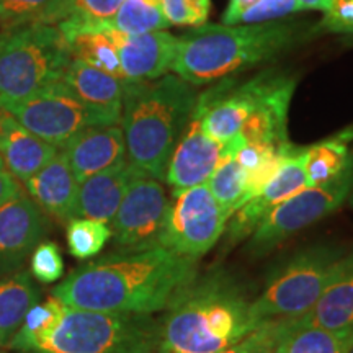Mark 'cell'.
<instances>
[{
    "instance_id": "obj_1",
    "label": "cell",
    "mask_w": 353,
    "mask_h": 353,
    "mask_svg": "<svg viewBox=\"0 0 353 353\" xmlns=\"http://www.w3.org/2000/svg\"><path fill=\"white\" fill-rule=\"evenodd\" d=\"M196 275V260L162 245L136 252L117 250L70 272L52 296L70 307L152 316L165 311Z\"/></svg>"
},
{
    "instance_id": "obj_2",
    "label": "cell",
    "mask_w": 353,
    "mask_h": 353,
    "mask_svg": "<svg viewBox=\"0 0 353 353\" xmlns=\"http://www.w3.org/2000/svg\"><path fill=\"white\" fill-rule=\"evenodd\" d=\"M252 301L239 278L223 268L196 275L167 306L156 353H216L232 345L262 324Z\"/></svg>"
},
{
    "instance_id": "obj_3",
    "label": "cell",
    "mask_w": 353,
    "mask_h": 353,
    "mask_svg": "<svg viewBox=\"0 0 353 353\" xmlns=\"http://www.w3.org/2000/svg\"><path fill=\"white\" fill-rule=\"evenodd\" d=\"M196 101L192 83L174 74L148 82L126 81L120 126L128 162L152 179L164 180Z\"/></svg>"
},
{
    "instance_id": "obj_4",
    "label": "cell",
    "mask_w": 353,
    "mask_h": 353,
    "mask_svg": "<svg viewBox=\"0 0 353 353\" xmlns=\"http://www.w3.org/2000/svg\"><path fill=\"white\" fill-rule=\"evenodd\" d=\"M299 21L252 25H200L179 38L175 76L203 85L272 59L304 38Z\"/></svg>"
},
{
    "instance_id": "obj_5",
    "label": "cell",
    "mask_w": 353,
    "mask_h": 353,
    "mask_svg": "<svg viewBox=\"0 0 353 353\" xmlns=\"http://www.w3.org/2000/svg\"><path fill=\"white\" fill-rule=\"evenodd\" d=\"M159 321L65 306L50 332L25 353H156Z\"/></svg>"
},
{
    "instance_id": "obj_6",
    "label": "cell",
    "mask_w": 353,
    "mask_h": 353,
    "mask_svg": "<svg viewBox=\"0 0 353 353\" xmlns=\"http://www.w3.org/2000/svg\"><path fill=\"white\" fill-rule=\"evenodd\" d=\"M69 41L52 25L26 23L0 33V108L23 101L63 79Z\"/></svg>"
},
{
    "instance_id": "obj_7",
    "label": "cell",
    "mask_w": 353,
    "mask_h": 353,
    "mask_svg": "<svg viewBox=\"0 0 353 353\" xmlns=\"http://www.w3.org/2000/svg\"><path fill=\"white\" fill-rule=\"evenodd\" d=\"M343 254L330 245H312L291 255L268 276L262 293L254 298L255 321L306 316L319 301Z\"/></svg>"
},
{
    "instance_id": "obj_8",
    "label": "cell",
    "mask_w": 353,
    "mask_h": 353,
    "mask_svg": "<svg viewBox=\"0 0 353 353\" xmlns=\"http://www.w3.org/2000/svg\"><path fill=\"white\" fill-rule=\"evenodd\" d=\"M353 190V149L347 165L329 182L306 187L286 198L262 219L250 237L247 250L263 257L291 236L337 211Z\"/></svg>"
},
{
    "instance_id": "obj_9",
    "label": "cell",
    "mask_w": 353,
    "mask_h": 353,
    "mask_svg": "<svg viewBox=\"0 0 353 353\" xmlns=\"http://www.w3.org/2000/svg\"><path fill=\"white\" fill-rule=\"evenodd\" d=\"M2 110L57 149L85 128L120 125L121 120L118 114L85 103L63 81Z\"/></svg>"
},
{
    "instance_id": "obj_10",
    "label": "cell",
    "mask_w": 353,
    "mask_h": 353,
    "mask_svg": "<svg viewBox=\"0 0 353 353\" xmlns=\"http://www.w3.org/2000/svg\"><path fill=\"white\" fill-rule=\"evenodd\" d=\"M228 221L208 185L182 190L170 201L161 245L198 262L218 244Z\"/></svg>"
},
{
    "instance_id": "obj_11",
    "label": "cell",
    "mask_w": 353,
    "mask_h": 353,
    "mask_svg": "<svg viewBox=\"0 0 353 353\" xmlns=\"http://www.w3.org/2000/svg\"><path fill=\"white\" fill-rule=\"evenodd\" d=\"M169 208L161 180L145 174L136 176L110 224L114 249L136 252L161 245Z\"/></svg>"
},
{
    "instance_id": "obj_12",
    "label": "cell",
    "mask_w": 353,
    "mask_h": 353,
    "mask_svg": "<svg viewBox=\"0 0 353 353\" xmlns=\"http://www.w3.org/2000/svg\"><path fill=\"white\" fill-rule=\"evenodd\" d=\"M276 77V74L265 72L245 82L229 79L201 97L198 95L196 108L201 113L205 131L223 144L236 138Z\"/></svg>"
},
{
    "instance_id": "obj_13",
    "label": "cell",
    "mask_w": 353,
    "mask_h": 353,
    "mask_svg": "<svg viewBox=\"0 0 353 353\" xmlns=\"http://www.w3.org/2000/svg\"><path fill=\"white\" fill-rule=\"evenodd\" d=\"M304 157H306V148L294 145L293 151L278 167L270 182L231 216L226 229L228 247L239 244L241 241L252 236L259 224L262 223V219L276 205H280L286 198L296 195L298 192L307 187Z\"/></svg>"
},
{
    "instance_id": "obj_14",
    "label": "cell",
    "mask_w": 353,
    "mask_h": 353,
    "mask_svg": "<svg viewBox=\"0 0 353 353\" xmlns=\"http://www.w3.org/2000/svg\"><path fill=\"white\" fill-rule=\"evenodd\" d=\"M224 144L211 138L201 123L200 110L192 117L175 144L165 170V182L174 193L206 183L223 157Z\"/></svg>"
},
{
    "instance_id": "obj_15",
    "label": "cell",
    "mask_w": 353,
    "mask_h": 353,
    "mask_svg": "<svg viewBox=\"0 0 353 353\" xmlns=\"http://www.w3.org/2000/svg\"><path fill=\"white\" fill-rule=\"evenodd\" d=\"M48 219L25 192L0 206V276L15 273L48 234Z\"/></svg>"
},
{
    "instance_id": "obj_16",
    "label": "cell",
    "mask_w": 353,
    "mask_h": 353,
    "mask_svg": "<svg viewBox=\"0 0 353 353\" xmlns=\"http://www.w3.org/2000/svg\"><path fill=\"white\" fill-rule=\"evenodd\" d=\"M59 151L64 154L79 185L88 176L128 161L120 125L85 128L64 143Z\"/></svg>"
},
{
    "instance_id": "obj_17",
    "label": "cell",
    "mask_w": 353,
    "mask_h": 353,
    "mask_svg": "<svg viewBox=\"0 0 353 353\" xmlns=\"http://www.w3.org/2000/svg\"><path fill=\"white\" fill-rule=\"evenodd\" d=\"M125 81L148 82L165 76L175 63L179 38L164 32L121 34L112 32Z\"/></svg>"
},
{
    "instance_id": "obj_18",
    "label": "cell",
    "mask_w": 353,
    "mask_h": 353,
    "mask_svg": "<svg viewBox=\"0 0 353 353\" xmlns=\"http://www.w3.org/2000/svg\"><path fill=\"white\" fill-rule=\"evenodd\" d=\"M296 81L278 76L239 131L242 144H263L283 149L290 145L288 112Z\"/></svg>"
},
{
    "instance_id": "obj_19",
    "label": "cell",
    "mask_w": 353,
    "mask_h": 353,
    "mask_svg": "<svg viewBox=\"0 0 353 353\" xmlns=\"http://www.w3.org/2000/svg\"><path fill=\"white\" fill-rule=\"evenodd\" d=\"M59 149L38 138L0 108V159L7 170L19 182H26L48 162L56 157Z\"/></svg>"
},
{
    "instance_id": "obj_20",
    "label": "cell",
    "mask_w": 353,
    "mask_h": 353,
    "mask_svg": "<svg viewBox=\"0 0 353 353\" xmlns=\"http://www.w3.org/2000/svg\"><path fill=\"white\" fill-rule=\"evenodd\" d=\"M143 172L125 161L100 174L88 176L79 185L76 218H87L112 224L128 188Z\"/></svg>"
},
{
    "instance_id": "obj_21",
    "label": "cell",
    "mask_w": 353,
    "mask_h": 353,
    "mask_svg": "<svg viewBox=\"0 0 353 353\" xmlns=\"http://www.w3.org/2000/svg\"><path fill=\"white\" fill-rule=\"evenodd\" d=\"M25 187L28 196L43 213L61 223L76 218L79 182L61 151L41 170L30 176Z\"/></svg>"
},
{
    "instance_id": "obj_22",
    "label": "cell",
    "mask_w": 353,
    "mask_h": 353,
    "mask_svg": "<svg viewBox=\"0 0 353 353\" xmlns=\"http://www.w3.org/2000/svg\"><path fill=\"white\" fill-rule=\"evenodd\" d=\"M307 325L353 334V250L343 254L319 301L303 316Z\"/></svg>"
},
{
    "instance_id": "obj_23",
    "label": "cell",
    "mask_w": 353,
    "mask_h": 353,
    "mask_svg": "<svg viewBox=\"0 0 353 353\" xmlns=\"http://www.w3.org/2000/svg\"><path fill=\"white\" fill-rule=\"evenodd\" d=\"M125 0H51L34 23L52 25L70 41L77 34L99 32Z\"/></svg>"
},
{
    "instance_id": "obj_24",
    "label": "cell",
    "mask_w": 353,
    "mask_h": 353,
    "mask_svg": "<svg viewBox=\"0 0 353 353\" xmlns=\"http://www.w3.org/2000/svg\"><path fill=\"white\" fill-rule=\"evenodd\" d=\"M85 103L121 118L126 81L72 57L61 79Z\"/></svg>"
},
{
    "instance_id": "obj_25",
    "label": "cell",
    "mask_w": 353,
    "mask_h": 353,
    "mask_svg": "<svg viewBox=\"0 0 353 353\" xmlns=\"http://www.w3.org/2000/svg\"><path fill=\"white\" fill-rule=\"evenodd\" d=\"M39 299L28 272H15L0 276V345H8L19 332L26 312Z\"/></svg>"
},
{
    "instance_id": "obj_26",
    "label": "cell",
    "mask_w": 353,
    "mask_h": 353,
    "mask_svg": "<svg viewBox=\"0 0 353 353\" xmlns=\"http://www.w3.org/2000/svg\"><path fill=\"white\" fill-rule=\"evenodd\" d=\"M352 141L353 126L337 132L332 138L306 148L304 169H306L307 187L325 183L341 174L350 157L352 151L348 144Z\"/></svg>"
},
{
    "instance_id": "obj_27",
    "label": "cell",
    "mask_w": 353,
    "mask_h": 353,
    "mask_svg": "<svg viewBox=\"0 0 353 353\" xmlns=\"http://www.w3.org/2000/svg\"><path fill=\"white\" fill-rule=\"evenodd\" d=\"M236 152L231 144H224L223 157L206 182L228 219L244 205L245 196V170L237 162Z\"/></svg>"
},
{
    "instance_id": "obj_28",
    "label": "cell",
    "mask_w": 353,
    "mask_h": 353,
    "mask_svg": "<svg viewBox=\"0 0 353 353\" xmlns=\"http://www.w3.org/2000/svg\"><path fill=\"white\" fill-rule=\"evenodd\" d=\"M169 26L161 6H154L148 0H125L112 19L100 26L99 32L143 34L164 32Z\"/></svg>"
},
{
    "instance_id": "obj_29",
    "label": "cell",
    "mask_w": 353,
    "mask_h": 353,
    "mask_svg": "<svg viewBox=\"0 0 353 353\" xmlns=\"http://www.w3.org/2000/svg\"><path fill=\"white\" fill-rule=\"evenodd\" d=\"M352 337L353 334L307 325L301 317L273 353H348Z\"/></svg>"
},
{
    "instance_id": "obj_30",
    "label": "cell",
    "mask_w": 353,
    "mask_h": 353,
    "mask_svg": "<svg viewBox=\"0 0 353 353\" xmlns=\"http://www.w3.org/2000/svg\"><path fill=\"white\" fill-rule=\"evenodd\" d=\"M72 57L83 61L92 68L125 81L123 69L118 56L117 41L112 32H90L77 34L69 41Z\"/></svg>"
},
{
    "instance_id": "obj_31",
    "label": "cell",
    "mask_w": 353,
    "mask_h": 353,
    "mask_svg": "<svg viewBox=\"0 0 353 353\" xmlns=\"http://www.w3.org/2000/svg\"><path fill=\"white\" fill-rule=\"evenodd\" d=\"M68 249L72 257L90 260L99 255L112 239V228L107 223L87 218H74L68 223Z\"/></svg>"
},
{
    "instance_id": "obj_32",
    "label": "cell",
    "mask_w": 353,
    "mask_h": 353,
    "mask_svg": "<svg viewBox=\"0 0 353 353\" xmlns=\"http://www.w3.org/2000/svg\"><path fill=\"white\" fill-rule=\"evenodd\" d=\"M63 309L64 304L54 296H51L48 301H44L41 304H34V306L26 312L25 319L21 322V327L19 329V332L13 335L8 347L20 353L30 350L34 342L39 341L44 334L50 332V330L54 327L61 312H63Z\"/></svg>"
},
{
    "instance_id": "obj_33",
    "label": "cell",
    "mask_w": 353,
    "mask_h": 353,
    "mask_svg": "<svg viewBox=\"0 0 353 353\" xmlns=\"http://www.w3.org/2000/svg\"><path fill=\"white\" fill-rule=\"evenodd\" d=\"M299 319L301 317L263 321L241 341L216 353H273L286 335L299 324Z\"/></svg>"
},
{
    "instance_id": "obj_34",
    "label": "cell",
    "mask_w": 353,
    "mask_h": 353,
    "mask_svg": "<svg viewBox=\"0 0 353 353\" xmlns=\"http://www.w3.org/2000/svg\"><path fill=\"white\" fill-rule=\"evenodd\" d=\"M32 275L41 283H54L64 276V260L56 242L44 241L32 252Z\"/></svg>"
},
{
    "instance_id": "obj_35",
    "label": "cell",
    "mask_w": 353,
    "mask_h": 353,
    "mask_svg": "<svg viewBox=\"0 0 353 353\" xmlns=\"http://www.w3.org/2000/svg\"><path fill=\"white\" fill-rule=\"evenodd\" d=\"M51 0H0V26L3 30L34 23Z\"/></svg>"
},
{
    "instance_id": "obj_36",
    "label": "cell",
    "mask_w": 353,
    "mask_h": 353,
    "mask_svg": "<svg viewBox=\"0 0 353 353\" xmlns=\"http://www.w3.org/2000/svg\"><path fill=\"white\" fill-rule=\"evenodd\" d=\"M304 8L296 0H259L255 6L241 15L237 25L245 23H267V21L281 20L290 13L303 12Z\"/></svg>"
},
{
    "instance_id": "obj_37",
    "label": "cell",
    "mask_w": 353,
    "mask_h": 353,
    "mask_svg": "<svg viewBox=\"0 0 353 353\" xmlns=\"http://www.w3.org/2000/svg\"><path fill=\"white\" fill-rule=\"evenodd\" d=\"M316 32L342 33L353 37V0H330Z\"/></svg>"
},
{
    "instance_id": "obj_38",
    "label": "cell",
    "mask_w": 353,
    "mask_h": 353,
    "mask_svg": "<svg viewBox=\"0 0 353 353\" xmlns=\"http://www.w3.org/2000/svg\"><path fill=\"white\" fill-rule=\"evenodd\" d=\"M161 8L170 25H195L187 0H162Z\"/></svg>"
},
{
    "instance_id": "obj_39",
    "label": "cell",
    "mask_w": 353,
    "mask_h": 353,
    "mask_svg": "<svg viewBox=\"0 0 353 353\" xmlns=\"http://www.w3.org/2000/svg\"><path fill=\"white\" fill-rule=\"evenodd\" d=\"M257 2L259 0H229L228 8L224 10L223 15L224 25H237L242 13L249 10V8L255 6Z\"/></svg>"
},
{
    "instance_id": "obj_40",
    "label": "cell",
    "mask_w": 353,
    "mask_h": 353,
    "mask_svg": "<svg viewBox=\"0 0 353 353\" xmlns=\"http://www.w3.org/2000/svg\"><path fill=\"white\" fill-rule=\"evenodd\" d=\"M20 192H23V190H21L19 180L8 174L7 170H0V206L19 195Z\"/></svg>"
},
{
    "instance_id": "obj_41",
    "label": "cell",
    "mask_w": 353,
    "mask_h": 353,
    "mask_svg": "<svg viewBox=\"0 0 353 353\" xmlns=\"http://www.w3.org/2000/svg\"><path fill=\"white\" fill-rule=\"evenodd\" d=\"M187 6L193 15V26L205 25L210 15V0H187Z\"/></svg>"
},
{
    "instance_id": "obj_42",
    "label": "cell",
    "mask_w": 353,
    "mask_h": 353,
    "mask_svg": "<svg viewBox=\"0 0 353 353\" xmlns=\"http://www.w3.org/2000/svg\"><path fill=\"white\" fill-rule=\"evenodd\" d=\"M298 3H301L304 10H321L325 12V8L329 7L330 0H296Z\"/></svg>"
},
{
    "instance_id": "obj_43",
    "label": "cell",
    "mask_w": 353,
    "mask_h": 353,
    "mask_svg": "<svg viewBox=\"0 0 353 353\" xmlns=\"http://www.w3.org/2000/svg\"><path fill=\"white\" fill-rule=\"evenodd\" d=\"M149 3H154V6H161V2L162 0H148Z\"/></svg>"
},
{
    "instance_id": "obj_44",
    "label": "cell",
    "mask_w": 353,
    "mask_h": 353,
    "mask_svg": "<svg viewBox=\"0 0 353 353\" xmlns=\"http://www.w3.org/2000/svg\"><path fill=\"white\" fill-rule=\"evenodd\" d=\"M348 203H350V206L353 208V190H352L350 195H348Z\"/></svg>"
},
{
    "instance_id": "obj_45",
    "label": "cell",
    "mask_w": 353,
    "mask_h": 353,
    "mask_svg": "<svg viewBox=\"0 0 353 353\" xmlns=\"http://www.w3.org/2000/svg\"><path fill=\"white\" fill-rule=\"evenodd\" d=\"M348 353H353V337H352V342H350V348H348Z\"/></svg>"
},
{
    "instance_id": "obj_46",
    "label": "cell",
    "mask_w": 353,
    "mask_h": 353,
    "mask_svg": "<svg viewBox=\"0 0 353 353\" xmlns=\"http://www.w3.org/2000/svg\"><path fill=\"white\" fill-rule=\"evenodd\" d=\"M0 170H3V164H2V159H0Z\"/></svg>"
}]
</instances>
